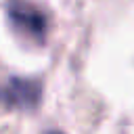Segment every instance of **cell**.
I'll list each match as a JSON object with an SVG mask.
<instances>
[{
    "mask_svg": "<svg viewBox=\"0 0 134 134\" xmlns=\"http://www.w3.org/2000/svg\"><path fill=\"white\" fill-rule=\"evenodd\" d=\"M6 19L10 29L21 36L27 44L42 46L48 36V15L38 4L29 0H8L6 2Z\"/></svg>",
    "mask_w": 134,
    "mask_h": 134,
    "instance_id": "1",
    "label": "cell"
},
{
    "mask_svg": "<svg viewBox=\"0 0 134 134\" xmlns=\"http://www.w3.org/2000/svg\"><path fill=\"white\" fill-rule=\"evenodd\" d=\"M46 134H65V132H61V130H50V132H46Z\"/></svg>",
    "mask_w": 134,
    "mask_h": 134,
    "instance_id": "3",
    "label": "cell"
},
{
    "mask_svg": "<svg viewBox=\"0 0 134 134\" xmlns=\"http://www.w3.org/2000/svg\"><path fill=\"white\" fill-rule=\"evenodd\" d=\"M44 84L34 77H8L0 82V105L6 109L31 111L40 105Z\"/></svg>",
    "mask_w": 134,
    "mask_h": 134,
    "instance_id": "2",
    "label": "cell"
}]
</instances>
